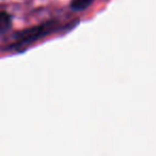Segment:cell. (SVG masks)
<instances>
[{
    "label": "cell",
    "instance_id": "obj_1",
    "mask_svg": "<svg viewBox=\"0 0 156 156\" xmlns=\"http://www.w3.org/2000/svg\"><path fill=\"white\" fill-rule=\"evenodd\" d=\"M57 27V22L56 20H49V22H46L42 25L39 26H34L32 28L25 29V30L17 32L15 34L16 37V43L14 45L10 46V49L13 47L15 48H20L22 46L28 45V44L35 42L37 40L41 39V37H45V35L51 33L52 31L56 30Z\"/></svg>",
    "mask_w": 156,
    "mask_h": 156
},
{
    "label": "cell",
    "instance_id": "obj_2",
    "mask_svg": "<svg viewBox=\"0 0 156 156\" xmlns=\"http://www.w3.org/2000/svg\"><path fill=\"white\" fill-rule=\"evenodd\" d=\"M12 26V17L9 13L0 11V33H5L10 30Z\"/></svg>",
    "mask_w": 156,
    "mask_h": 156
},
{
    "label": "cell",
    "instance_id": "obj_3",
    "mask_svg": "<svg viewBox=\"0 0 156 156\" xmlns=\"http://www.w3.org/2000/svg\"><path fill=\"white\" fill-rule=\"evenodd\" d=\"M93 2V0H72L71 9L74 11H83L88 9Z\"/></svg>",
    "mask_w": 156,
    "mask_h": 156
}]
</instances>
